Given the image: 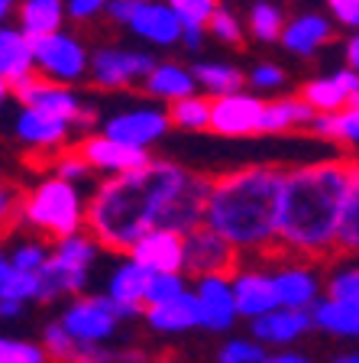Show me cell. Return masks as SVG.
<instances>
[{"label":"cell","mask_w":359,"mask_h":363,"mask_svg":"<svg viewBox=\"0 0 359 363\" xmlns=\"http://www.w3.org/2000/svg\"><path fill=\"white\" fill-rule=\"evenodd\" d=\"M356 156H327L285 169L282 208H278L275 263L278 259L337 257V227Z\"/></svg>","instance_id":"obj_1"},{"label":"cell","mask_w":359,"mask_h":363,"mask_svg":"<svg viewBox=\"0 0 359 363\" xmlns=\"http://www.w3.org/2000/svg\"><path fill=\"white\" fill-rule=\"evenodd\" d=\"M191 169L172 159H152L136 172L110 175L84 198V234L107 253L127 257L142 234L162 224V214Z\"/></svg>","instance_id":"obj_2"},{"label":"cell","mask_w":359,"mask_h":363,"mask_svg":"<svg viewBox=\"0 0 359 363\" xmlns=\"http://www.w3.org/2000/svg\"><path fill=\"white\" fill-rule=\"evenodd\" d=\"M285 169L288 166H278V162H253V166L210 175L204 227L224 237L239 257L272 259Z\"/></svg>","instance_id":"obj_3"},{"label":"cell","mask_w":359,"mask_h":363,"mask_svg":"<svg viewBox=\"0 0 359 363\" xmlns=\"http://www.w3.org/2000/svg\"><path fill=\"white\" fill-rule=\"evenodd\" d=\"M20 224L33 227L49 240H65L81 234L84 227V198L72 182L45 175L33 189H23L20 198Z\"/></svg>","instance_id":"obj_4"},{"label":"cell","mask_w":359,"mask_h":363,"mask_svg":"<svg viewBox=\"0 0 359 363\" xmlns=\"http://www.w3.org/2000/svg\"><path fill=\"white\" fill-rule=\"evenodd\" d=\"M98 243L88 234H72L65 240H55L49 247L42 269L36 272L39 279V302H55L62 295H78L91 279V269L98 263Z\"/></svg>","instance_id":"obj_5"},{"label":"cell","mask_w":359,"mask_h":363,"mask_svg":"<svg viewBox=\"0 0 359 363\" xmlns=\"http://www.w3.org/2000/svg\"><path fill=\"white\" fill-rule=\"evenodd\" d=\"M88 49H84L81 39H75L72 33L59 30L52 36L33 39V65H36V75L45 78L52 84H78L81 78H88Z\"/></svg>","instance_id":"obj_6"},{"label":"cell","mask_w":359,"mask_h":363,"mask_svg":"<svg viewBox=\"0 0 359 363\" xmlns=\"http://www.w3.org/2000/svg\"><path fill=\"white\" fill-rule=\"evenodd\" d=\"M10 94H13L23 107H36V111L52 113V117L65 121L68 127L88 130L91 123L98 121L94 111H91L72 88H65V84H52V82H45V78H39V75H30L26 82H20L16 88H10Z\"/></svg>","instance_id":"obj_7"},{"label":"cell","mask_w":359,"mask_h":363,"mask_svg":"<svg viewBox=\"0 0 359 363\" xmlns=\"http://www.w3.org/2000/svg\"><path fill=\"white\" fill-rule=\"evenodd\" d=\"M120 321L113 302L107 295H81L62 311L59 325L65 328V334L78 344H107L117 334Z\"/></svg>","instance_id":"obj_8"},{"label":"cell","mask_w":359,"mask_h":363,"mask_svg":"<svg viewBox=\"0 0 359 363\" xmlns=\"http://www.w3.org/2000/svg\"><path fill=\"white\" fill-rule=\"evenodd\" d=\"M156 59L146 49H120V45H104L88 59V75L91 82L104 91L130 88L136 82H146Z\"/></svg>","instance_id":"obj_9"},{"label":"cell","mask_w":359,"mask_h":363,"mask_svg":"<svg viewBox=\"0 0 359 363\" xmlns=\"http://www.w3.org/2000/svg\"><path fill=\"white\" fill-rule=\"evenodd\" d=\"M243 257L237 250L217 237L210 227H195L185 234V276L191 279H204V276H233L239 269Z\"/></svg>","instance_id":"obj_10"},{"label":"cell","mask_w":359,"mask_h":363,"mask_svg":"<svg viewBox=\"0 0 359 363\" xmlns=\"http://www.w3.org/2000/svg\"><path fill=\"white\" fill-rule=\"evenodd\" d=\"M78 156L88 162L91 172H104V175H123V172H136V169L149 166L152 156L146 150H136V146L117 143L104 133H91L84 140L75 143Z\"/></svg>","instance_id":"obj_11"},{"label":"cell","mask_w":359,"mask_h":363,"mask_svg":"<svg viewBox=\"0 0 359 363\" xmlns=\"http://www.w3.org/2000/svg\"><path fill=\"white\" fill-rule=\"evenodd\" d=\"M101 133L117 140V143L136 146V150H149L156 140L169 133V117L162 107H133V111H120L101 123Z\"/></svg>","instance_id":"obj_12"},{"label":"cell","mask_w":359,"mask_h":363,"mask_svg":"<svg viewBox=\"0 0 359 363\" xmlns=\"http://www.w3.org/2000/svg\"><path fill=\"white\" fill-rule=\"evenodd\" d=\"M266 101L249 91H233L210 101V133L217 136H259V121Z\"/></svg>","instance_id":"obj_13"},{"label":"cell","mask_w":359,"mask_h":363,"mask_svg":"<svg viewBox=\"0 0 359 363\" xmlns=\"http://www.w3.org/2000/svg\"><path fill=\"white\" fill-rule=\"evenodd\" d=\"M272 282H275L278 308L311 311L321 302L324 279L314 266L298 263V259H278V269H272Z\"/></svg>","instance_id":"obj_14"},{"label":"cell","mask_w":359,"mask_h":363,"mask_svg":"<svg viewBox=\"0 0 359 363\" xmlns=\"http://www.w3.org/2000/svg\"><path fill=\"white\" fill-rule=\"evenodd\" d=\"M230 289H233V302H237V315L239 318H256L269 315L278 308V295H275V282L272 272L262 266H239L230 276Z\"/></svg>","instance_id":"obj_15"},{"label":"cell","mask_w":359,"mask_h":363,"mask_svg":"<svg viewBox=\"0 0 359 363\" xmlns=\"http://www.w3.org/2000/svg\"><path fill=\"white\" fill-rule=\"evenodd\" d=\"M127 259H133L136 266H142L152 276H162V272H181L185 269V237L175 234V230H149L142 234L139 240L130 247Z\"/></svg>","instance_id":"obj_16"},{"label":"cell","mask_w":359,"mask_h":363,"mask_svg":"<svg viewBox=\"0 0 359 363\" xmlns=\"http://www.w3.org/2000/svg\"><path fill=\"white\" fill-rule=\"evenodd\" d=\"M359 98V78L350 68H337L324 78H311L301 84L298 101H304L314 113H340L346 107H353V101Z\"/></svg>","instance_id":"obj_17"},{"label":"cell","mask_w":359,"mask_h":363,"mask_svg":"<svg viewBox=\"0 0 359 363\" xmlns=\"http://www.w3.org/2000/svg\"><path fill=\"white\" fill-rule=\"evenodd\" d=\"M198 286L191 289L201 308V328L210 334H224L233 328L237 321V302H233V289H230V276H204L195 279Z\"/></svg>","instance_id":"obj_18"},{"label":"cell","mask_w":359,"mask_h":363,"mask_svg":"<svg viewBox=\"0 0 359 363\" xmlns=\"http://www.w3.org/2000/svg\"><path fill=\"white\" fill-rule=\"evenodd\" d=\"M13 130L26 150L49 152V156L65 150L68 133H72V127L65 121H59V117H52V113H45V111H36V107H23Z\"/></svg>","instance_id":"obj_19"},{"label":"cell","mask_w":359,"mask_h":363,"mask_svg":"<svg viewBox=\"0 0 359 363\" xmlns=\"http://www.w3.org/2000/svg\"><path fill=\"white\" fill-rule=\"evenodd\" d=\"M152 272H146L142 266H136L133 259H123L117 269L110 272V282H107V298L113 302L117 315L127 321V318L142 315L146 308V286H149Z\"/></svg>","instance_id":"obj_20"},{"label":"cell","mask_w":359,"mask_h":363,"mask_svg":"<svg viewBox=\"0 0 359 363\" xmlns=\"http://www.w3.org/2000/svg\"><path fill=\"white\" fill-rule=\"evenodd\" d=\"M314 328L311 311H295V308H275L269 315H262L253 321V340H259L262 347H292L295 340H301Z\"/></svg>","instance_id":"obj_21"},{"label":"cell","mask_w":359,"mask_h":363,"mask_svg":"<svg viewBox=\"0 0 359 363\" xmlns=\"http://www.w3.org/2000/svg\"><path fill=\"white\" fill-rule=\"evenodd\" d=\"M334 39V20L324 13H298L295 20L285 23L282 30V49H288L298 59H311Z\"/></svg>","instance_id":"obj_22"},{"label":"cell","mask_w":359,"mask_h":363,"mask_svg":"<svg viewBox=\"0 0 359 363\" xmlns=\"http://www.w3.org/2000/svg\"><path fill=\"white\" fill-rule=\"evenodd\" d=\"M130 30L139 39L152 45H178L181 39V23L172 10L165 7L162 0H146V4H136L133 13H130Z\"/></svg>","instance_id":"obj_23"},{"label":"cell","mask_w":359,"mask_h":363,"mask_svg":"<svg viewBox=\"0 0 359 363\" xmlns=\"http://www.w3.org/2000/svg\"><path fill=\"white\" fill-rule=\"evenodd\" d=\"M142 318L156 334H185L201 328V308H198V298L191 289L178 298H172V302L142 308Z\"/></svg>","instance_id":"obj_24"},{"label":"cell","mask_w":359,"mask_h":363,"mask_svg":"<svg viewBox=\"0 0 359 363\" xmlns=\"http://www.w3.org/2000/svg\"><path fill=\"white\" fill-rule=\"evenodd\" d=\"M16 30L30 39L52 36L65 23V0H20L16 4Z\"/></svg>","instance_id":"obj_25"},{"label":"cell","mask_w":359,"mask_h":363,"mask_svg":"<svg viewBox=\"0 0 359 363\" xmlns=\"http://www.w3.org/2000/svg\"><path fill=\"white\" fill-rule=\"evenodd\" d=\"M30 75H36L33 43L16 26H0V78L10 88H16V84L26 82Z\"/></svg>","instance_id":"obj_26"},{"label":"cell","mask_w":359,"mask_h":363,"mask_svg":"<svg viewBox=\"0 0 359 363\" xmlns=\"http://www.w3.org/2000/svg\"><path fill=\"white\" fill-rule=\"evenodd\" d=\"M142 88H146L149 98L169 101V104L188 98V94H198V82L191 75V68L178 65V62H156V68L146 75Z\"/></svg>","instance_id":"obj_27"},{"label":"cell","mask_w":359,"mask_h":363,"mask_svg":"<svg viewBox=\"0 0 359 363\" xmlns=\"http://www.w3.org/2000/svg\"><path fill=\"white\" fill-rule=\"evenodd\" d=\"M317 113L295 98H278V101H266L262 107V121H259V136H269V133H295L301 127H311Z\"/></svg>","instance_id":"obj_28"},{"label":"cell","mask_w":359,"mask_h":363,"mask_svg":"<svg viewBox=\"0 0 359 363\" xmlns=\"http://www.w3.org/2000/svg\"><path fill=\"white\" fill-rule=\"evenodd\" d=\"M311 321L317 331L330 334V337H346L359 340V308L356 305H340L334 298H321L311 308Z\"/></svg>","instance_id":"obj_29"},{"label":"cell","mask_w":359,"mask_h":363,"mask_svg":"<svg viewBox=\"0 0 359 363\" xmlns=\"http://www.w3.org/2000/svg\"><path fill=\"white\" fill-rule=\"evenodd\" d=\"M307 130L314 136H321V140H327V143L359 150V107L353 104L340 113H317Z\"/></svg>","instance_id":"obj_30"},{"label":"cell","mask_w":359,"mask_h":363,"mask_svg":"<svg viewBox=\"0 0 359 363\" xmlns=\"http://www.w3.org/2000/svg\"><path fill=\"white\" fill-rule=\"evenodd\" d=\"M337 257H359V159H356V166H353L350 189H346L343 211H340Z\"/></svg>","instance_id":"obj_31"},{"label":"cell","mask_w":359,"mask_h":363,"mask_svg":"<svg viewBox=\"0 0 359 363\" xmlns=\"http://www.w3.org/2000/svg\"><path fill=\"white\" fill-rule=\"evenodd\" d=\"M191 75H195L198 88L207 91V98H224L233 91H243V82H246V75L227 62H198L191 68Z\"/></svg>","instance_id":"obj_32"},{"label":"cell","mask_w":359,"mask_h":363,"mask_svg":"<svg viewBox=\"0 0 359 363\" xmlns=\"http://www.w3.org/2000/svg\"><path fill=\"white\" fill-rule=\"evenodd\" d=\"M165 117H169V127L201 133L210 127V98L207 94H188L181 101H172L165 107Z\"/></svg>","instance_id":"obj_33"},{"label":"cell","mask_w":359,"mask_h":363,"mask_svg":"<svg viewBox=\"0 0 359 363\" xmlns=\"http://www.w3.org/2000/svg\"><path fill=\"white\" fill-rule=\"evenodd\" d=\"M285 23L288 20H285V13H282L278 4H272V0H259V4L249 7L246 30H249V36L259 39V43H278Z\"/></svg>","instance_id":"obj_34"},{"label":"cell","mask_w":359,"mask_h":363,"mask_svg":"<svg viewBox=\"0 0 359 363\" xmlns=\"http://www.w3.org/2000/svg\"><path fill=\"white\" fill-rule=\"evenodd\" d=\"M324 289H327L324 298H334V302H340V305H356L359 308V263L334 269L330 279L324 282Z\"/></svg>","instance_id":"obj_35"},{"label":"cell","mask_w":359,"mask_h":363,"mask_svg":"<svg viewBox=\"0 0 359 363\" xmlns=\"http://www.w3.org/2000/svg\"><path fill=\"white\" fill-rule=\"evenodd\" d=\"M162 4L178 16L181 26H201V30H207L210 16L220 10V0H162Z\"/></svg>","instance_id":"obj_36"},{"label":"cell","mask_w":359,"mask_h":363,"mask_svg":"<svg viewBox=\"0 0 359 363\" xmlns=\"http://www.w3.org/2000/svg\"><path fill=\"white\" fill-rule=\"evenodd\" d=\"M0 298H4V302H16V305L39 302V279H36V272H16V269H10L7 279L0 282Z\"/></svg>","instance_id":"obj_37"},{"label":"cell","mask_w":359,"mask_h":363,"mask_svg":"<svg viewBox=\"0 0 359 363\" xmlns=\"http://www.w3.org/2000/svg\"><path fill=\"white\" fill-rule=\"evenodd\" d=\"M188 292V276L185 272H162V276H152L149 286H146V308L152 305H165Z\"/></svg>","instance_id":"obj_38"},{"label":"cell","mask_w":359,"mask_h":363,"mask_svg":"<svg viewBox=\"0 0 359 363\" xmlns=\"http://www.w3.org/2000/svg\"><path fill=\"white\" fill-rule=\"evenodd\" d=\"M207 33L214 39H217V43H224V45H243L246 43V23L239 20L237 13H230V10L227 7H220L217 13L210 16V23H207Z\"/></svg>","instance_id":"obj_39"},{"label":"cell","mask_w":359,"mask_h":363,"mask_svg":"<svg viewBox=\"0 0 359 363\" xmlns=\"http://www.w3.org/2000/svg\"><path fill=\"white\" fill-rule=\"evenodd\" d=\"M49 175H52V179H62V182H72V185H75V182L88 179L91 169H88V162L78 156L75 146H65V150H59L52 159H49Z\"/></svg>","instance_id":"obj_40"},{"label":"cell","mask_w":359,"mask_h":363,"mask_svg":"<svg viewBox=\"0 0 359 363\" xmlns=\"http://www.w3.org/2000/svg\"><path fill=\"white\" fill-rule=\"evenodd\" d=\"M0 363H52V360L36 340L0 337Z\"/></svg>","instance_id":"obj_41"},{"label":"cell","mask_w":359,"mask_h":363,"mask_svg":"<svg viewBox=\"0 0 359 363\" xmlns=\"http://www.w3.org/2000/svg\"><path fill=\"white\" fill-rule=\"evenodd\" d=\"M45 257H49V247H45L42 240H23L20 247H13L7 253V263H10V269H16V272H39Z\"/></svg>","instance_id":"obj_42"},{"label":"cell","mask_w":359,"mask_h":363,"mask_svg":"<svg viewBox=\"0 0 359 363\" xmlns=\"http://www.w3.org/2000/svg\"><path fill=\"white\" fill-rule=\"evenodd\" d=\"M20 198L23 189L13 182H0V240L20 227Z\"/></svg>","instance_id":"obj_43"},{"label":"cell","mask_w":359,"mask_h":363,"mask_svg":"<svg viewBox=\"0 0 359 363\" xmlns=\"http://www.w3.org/2000/svg\"><path fill=\"white\" fill-rule=\"evenodd\" d=\"M266 347L253 337H233L217 350V363H262Z\"/></svg>","instance_id":"obj_44"},{"label":"cell","mask_w":359,"mask_h":363,"mask_svg":"<svg viewBox=\"0 0 359 363\" xmlns=\"http://www.w3.org/2000/svg\"><path fill=\"white\" fill-rule=\"evenodd\" d=\"M249 84L259 91H272V88H282L285 84V72L275 65V62H259V65L249 72Z\"/></svg>","instance_id":"obj_45"},{"label":"cell","mask_w":359,"mask_h":363,"mask_svg":"<svg viewBox=\"0 0 359 363\" xmlns=\"http://www.w3.org/2000/svg\"><path fill=\"white\" fill-rule=\"evenodd\" d=\"M330 10V20L356 33L359 30V0H324Z\"/></svg>","instance_id":"obj_46"},{"label":"cell","mask_w":359,"mask_h":363,"mask_svg":"<svg viewBox=\"0 0 359 363\" xmlns=\"http://www.w3.org/2000/svg\"><path fill=\"white\" fill-rule=\"evenodd\" d=\"M107 4L110 0H65V16H72L78 23L94 20V16H101L107 10Z\"/></svg>","instance_id":"obj_47"},{"label":"cell","mask_w":359,"mask_h":363,"mask_svg":"<svg viewBox=\"0 0 359 363\" xmlns=\"http://www.w3.org/2000/svg\"><path fill=\"white\" fill-rule=\"evenodd\" d=\"M204 36H207V30H201V26H181V39L178 43L185 45L188 52H198L204 45Z\"/></svg>","instance_id":"obj_48"},{"label":"cell","mask_w":359,"mask_h":363,"mask_svg":"<svg viewBox=\"0 0 359 363\" xmlns=\"http://www.w3.org/2000/svg\"><path fill=\"white\" fill-rule=\"evenodd\" d=\"M343 55H346V68H350L353 75L359 78V30L353 33L350 39H346V45H343Z\"/></svg>","instance_id":"obj_49"},{"label":"cell","mask_w":359,"mask_h":363,"mask_svg":"<svg viewBox=\"0 0 359 363\" xmlns=\"http://www.w3.org/2000/svg\"><path fill=\"white\" fill-rule=\"evenodd\" d=\"M262 363H311V360L304 354H298V350H278V354H266Z\"/></svg>","instance_id":"obj_50"},{"label":"cell","mask_w":359,"mask_h":363,"mask_svg":"<svg viewBox=\"0 0 359 363\" xmlns=\"http://www.w3.org/2000/svg\"><path fill=\"white\" fill-rule=\"evenodd\" d=\"M23 311V305H16V302H4L0 298V318H16Z\"/></svg>","instance_id":"obj_51"},{"label":"cell","mask_w":359,"mask_h":363,"mask_svg":"<svg viewBox=\"0 0 359 363\" xmlns=\"http://www.w3.org/2000/svg\"><path fill=\"white\" fill-rule=\"evenodd\" d=\"M13 10H16V0H0V23L7 20V16L13 13Z\"/></svg>","instance_id":"obj_52"},{"label":"cell","mask_w":359,"mask_h":363,"mask_svg":"<svg viewBox=\"0 0 359 363\" xmlns=\"http://www.w3.org/2000/svg\"><path fill=\"white\" fill-rule=\"evenodd\" d=\"M7 272H10V263H7V253L0 250V282L7 279Z\"/></svg>","instance_id":"obj_53"},{"label":"cell","mask_w":359,"mask_h":363,"mask_svg":"<svg viewBox=\"0 0 359 363\" xmlns=\"http://www.w3.org/2000/svg\"><path fill=\"white\" fill-rule=\"evenodd\" d=\"M330 363H359V354H340V357H334Z\"/></svg>","instance_id":"obj_54"},{"label":"cell","mask_w":359,"mask_h":363,"mask_svg":"<svg viewBox=\"0 0 359 363\" xmlns=\"http://www.w3.org/2000/svg\"><path fill=\"white\" fill-rule=\"evenodd\" d=\"M7 98H10V84L4 82V78H0V107L7 104Z\"/></svg>","instance_id":"obj_55"},{"label":"cell","mask_w":359,"mask_h":363,"mask_svg":"<svg viewBox=\"0 0 359 363\" xmlns=\"http://www.w3.org/2000/svg\"><path fill=\"white\" fill-rule=\"evenodd\" d=\"M149 363H175L172 357H156V360H149Z\"/></svg>","instance_id":"obj_56"},{"label":"cell","mask_w":359,"mask_h":363,"mask_svg":"<svg viewBox=\"0 0 359 363\" xmlns=\"http://www.w3.org/2000/svg\"><path fill=\"white\" fill-rule=\"evenodd\" d=\"M130 4H146V0H130Z\"/></svg>","instance_id":"obj_57"},{"label":"cell","mask_w":359,"mask_h":363,"mask_svg":"<svg viewBox=\"0 0 359 363\" xmlns=\"http://www.w3.org/2000/svg\"><path fill=\"white\" fill-rule=\"evenodd\" d=\"M353 104H356V107H359V98H356V101H353Z\"/></svg>","instance_id":"obj_58"}]
</instances>
